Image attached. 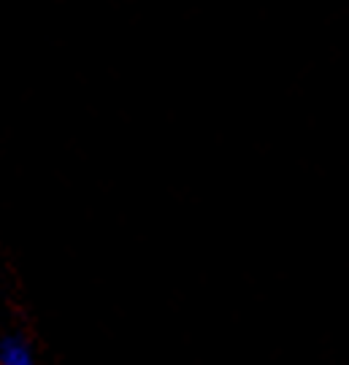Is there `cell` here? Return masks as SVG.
<instances>
[{
	"label": "cell",
	"mask_w": 349,
	"mask_h": 365,
	"mask_svg": "<svg viewBox=\"0 0 349 365\" xmlns=\"http://www.w3.org/2000/svg\"><path fill=\"white\" fill-rule=\"evenodd\" d=\"M0 365H39L33 346L25 336L11 333L6 339H0Z\"/></svg>",
	"instance_id": "obj_1"
}]
</instances>
